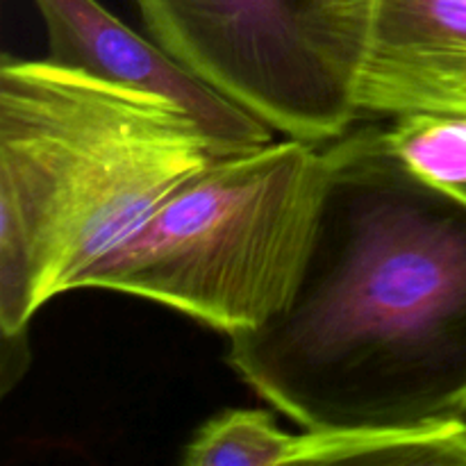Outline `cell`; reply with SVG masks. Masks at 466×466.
I'll use <instances>...</instances> for the list:
<instances>
[{
  "mask_svg": "<svg viewBox=\"0 0 466 466\" xmlns=\"http://www.w3.org/2000/svg\"><path fill=\"white\" fill-rule=\"evenodd\" d=\"M382 126L391 153L435 189L466 203V116L453 112H403Z\"/></svg>",
  "mask_w": 466,
  "mask_h": 466,
  "instance_id": "cell-8",
  "label": "cell"
},
{
  "mask_svg": "<svg viewBox=\"0 0 466 466\" xmlns=\"http://www.w3.org/2000/svg\"><path fill=\"white\" fill-rule=\"evenodd\" d=\"M360 116H466V0H373Z\"/></svg>",
  "mask_w": 466,
  "mask_h": 466,
  "instance_id": "cell-7",
  "label": "cell"
},
{
  "mask_svg": "<svg viewBox=\"0 0 466 466\" xmlns=\"http://www.w3.org/2000/svg\"><path fill=\"white\" fill-rule=\"evenodd\" d=\"M30 364V344H27V330L14 332V335H3V391L7 394L14 382L21 380Z\"/></svg>",
  "mask_w": 466,
  "mask_h": 466,
  "instance_id": "cell-9",
  "label": "cell"
},
{
  "mask_svg": "<svg viewBox=\"0 0 466 466\" xmlns=\"http://www.w3.org/2000/svg\"><path fill=\"white\" fill-rule=\"evenodd\" d=\"M35 5L48 35L50 62L167 96L189 109L223 144L246 148L273 139L267 123L198 80L98 0H35Z\"/></svg>",
  "mask_w": 466,
  "mask_h": 466,
  "instance_id": "cell-5",
  "label": "cell"
},
{
  "mask_svg": "<svg viewBox=\"0 0 466 466\" xmlns=\"http://www.w3.org/2000/svg\"><path fill=\"white\" fill-rule=\"evenodd\" d=\"M239 148L167 96L5 55L0 332L27 330L168 196Z\"/></svg>",
  "mask_w": 466,
  "mask_h": 466,
  "instance_id": "cell-2",
  "label": "cell"
},
{
  "mask_svg": "<svg viewBox=\"0 0 466 466\" xmlns=\"http://www.w3.org/2000/svg\"><path fill=\"white\" fill-rule=\"evenodd\" d=\"M182 462L466 466V419L419 428H303V432H287L264 410H226L194 432Z\"/></svg>",
  "mask_w": 466,
  "mask_h": 466,
  "instance_id": "cell-6",
  "label": "cell"
},
{
  "mask_svg": "<svg viewBox=\"0 0 466 466\" xmlns=\"http://www.w3.org/2000/svg\"><path fill=\"white\" fill-rule=\"evenodd\" d=\"M360 121L326 141L299 289L271 321L228 337L226 360L300 428L462 421L466 203L410 171L382 123Z\"/></svg>",
  "mask_w": 466,
  "mask_h": 466,
  "instance_id": "cell-1",
  "label": "cell"
},
{
  "mask_svg": "<svg viewBox=\"0 0 466 466\" xmlns=\"http://www.w3.org/2000/svg\"><path fill=\"white\" fill-rule=\"evenodd\" d=\"M159 48L271 130L326 141L358 123L373 0H135Z\"/></svg>",
  "mask_w": 466,
  "mask_h": 466,
  "instance_id": "cell-4",
  "label": "cell"
},
{
  "mask_svg": "<svg viewBox=\"0 0 466 466\" xmlns=\"http://www.w3.org/2000/svg\"><path fill=\"white\" fill-rule=\"evenodd\" d=\"M328 182L326 144L230 150L168 196L77 289L139 296L228 337L289 305L312 253Z\"/></svg>",
  "mask_w": 466,
  "mask_h": 466,
  "instance_id": "cell-3",
  "label": "cell"
}]
</instances>
